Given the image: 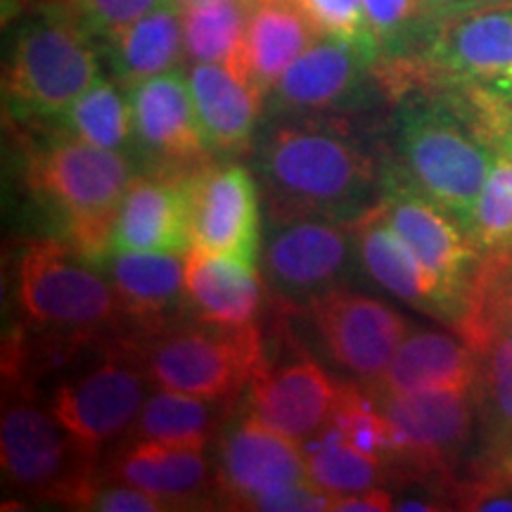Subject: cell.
Returning a JSON list of instances; mask_svg holds the SVG:
<instances>
[{"instance_id": "obj_4", "label": "cell", "mask_w": 512, "mask_h": 512, "mask_svg": "<svg viewBox=\"0 0 512 512\" xmlns=\"http://www.w3.org/2000/svg\"><path fill=\"white\" fill-rule=\"evenodd\" d=\"M17 299L41 335L100 342L131 332L117 287L105 268L62 238H38L24 247L17 268Z\"/></svg>"}, {"instance_id": "obj_27", "label": "cell", "mask_w": 512, "mask_h": 512, "mask_svg": "<svg viewBox=\"0 0 512 512\" xmlns=\"http://www.w3.org/2000/svg\"><path fill=\"white\" fill-rule=\"evenodd\" d=\"M361 266L382 290L394 294L413 309L444 320V306L432 275L415 259L396 230L384 219L380 204L356 221Z\"/></svg>"}, {"instance_id": "obj_24", "label": "cell", "mask_w": 512, "mask_h": 512, "mask_svg": "<svg viewBox=\"0 0 512 512\" xmlns=\"http://www.w3.org/2000/svg\"><path fill=\"white\" fill-rule=\"evenodd\" d=\"M323 38L299 0H252L245 36V76L264 100L304 50Z\"/></svg>"}, {"instance_id": "obj_38", "label": "cell", "mask_w": 512, "mask_h": 512, "mask_svg": "<svg viewBox=\"0 0 512 512\" xmlns=\"http://www.w3.org/2000/svg\"><path fill=\"white\" fill-rule=\"evenodd\" d=\"M81 510H98V512H159L166 510L162 501H157L155 496L145 494V491L136 489V486L117 482L102 475L91 494L86 496Z\"/></svg>"}, {"instance_id": "obj_31", "label": "cell", "mask_w": 512, "mask_h": 512, "mask_svg": "<svg viewBox=\"0 0 512 512\" xmlns=\"http://www.w3.org/2000/svg\"><path fill=\"white\" fill-rule=\"evenodd\" d=\"M57 131L136 162V128L131 98L119 81L100 79L55 121Z\"/></svg>"}, {"instance_id": "obj_5", "label": "cell", "mask_w": 512, "mask_h": 512, "mask_svg": "<svg viewBox=\"0 0 512 512\" xmlns=\"http://www.w3.org/2000/svg\"><path fill=\"white\" fill-rule=\"evenodd\" d=\"M0 458L15 489L43 501L79 508L98 482V451L67 432L53 411L36 401L19 370L3 368Z\"/></svg>"}, {"instance_id": "obj_28", "label": "cell", "mask_w": 512, "mask_h": 512, "mask_svg": "<svg viewBox=\"0 0 512 512\" xmlns=\"http://www.w3.org/2000/svg\"><path fill=\"white\" fill-rule=\"evenodd\" d=\"M238 401L202 399L169 389L147 396L138 420L128 430L131 441H157L166 446L202 448L209 451Z\"/></svg>"}, {"instance_id": "obj_43", "label": "cell", "mask_w": 512, "mask_h": 512, "mask_svg": "<svg viewBox=\"0 0 512 512\" xmlns=\"http://www.w3.org/2000/svg\"><path fill=\"white\" fill-rule=\"evenodd\" d=\"M176 3H181V5H190V3H200V0H176Z\"/></svg>"}, {"instance_id": "obj_22", "label": "cell", "mask_w": 512, "mask_h": 512, "mask_svg": "<svg viewBox=\"0 0 512 512\" xmlns=\"http://www.w3.org/2000/svg\"><path fill=\"white\" fill-rule=\"evenodd\" d=\"M192 102L211 155L238 157L254 150L264 95L223 64L195 62L188 69Z\"/></svg>"}, {"instance_id": "obj_12", "label": "cell", "mask_w": 512, "mask_h": 512, "mask_svg": "<svg viewBox=\"0 0 512 512\" xmlns=\"http://www.w3.org/2000/svg\"><path fill=\"white\" fill-rule=\"evenodd\" d=\"M377 408L392 430V460L411 475L446 472L470 439L475 422V392L422 389V392H373Z\"/></svg>"}, {"instance_id": "obj_8", "label": "cell", "mask_w": 512, "mask_h": 512, "mask_svg": "<svg viewBox=\"0 0 512 512\" xmlns=\"http://www.w3.org/2000/svg\"><path fill=\"white\" fill-rule=\"evenodd\" d=\"M150 377L136 342L124 335L86 366L55 384L48 408L76 439L100 451L128 434L150 396Z\"/></svg>"}, {"instance_id": "obj_10", "label": "cell", "mask_w": 512, "mask_h": 512, "mask_svg": "<svg viewBox=\"0 0 512 512\" xmlns=\"http://www.w3.org/2000/svg\"><path fill=\"white\" fill-rule=\"evenodd\" d=\"M261 273L271 290L290 306H309L320 294L349 285L361 266L356 221L266 219Z\"/></svg>"}, {"instance_id": "obj_7", "label": "cell", "mask_w": 512, "mask_h": 512, "mask_svg": "<svg viewBox=\"0 0 512 512\" xmlns=\"http://www.w3.org/2000/svg\"><path fill=\"white\" fill-rule=\"evenodd\" d=\"M131 337L152 387L219 401H238L266 351L256 323L176 320Z\"/></svg>"}, {"instance_id": "obj_33", "label": "cell", "mask_w": 512, "mask_h": 512, "mask_svg": "<svg viewBox=\"0 0 512 512\" xmlns=\"http://www.w3.org/2000/svg\"><path fill=\"white\" fill-rule=\"evenodd\" d=\"M477 403L503 444L512 446V330H496L477 347Z\"/></svg>"}, {"instance_id": "obj_2", "label": "cell", "mask_w": 512, "mask_h": 512, "mask_svg": "<svg viewBox=\"0 0 512 512\" xmlns=\"http://www.w3.org/2000/svg\"><path fill=\"white\" fill-rule=\"evenodd\" d=\"M396 100V164L467 233L494 150L477 131L458 88L413 86Z\"/></svg>"}, {"instance_id": "obj_18", "label": "cell", "mask_w": 512, "mask_h": 512, "mask_svg": "<svg viewBox=\"0 0 512 512\" xmlns=\"http://www.w3.org/2000/svg\"><path fill=\"white\" fill-rule=\"evenodd\" d=\"M342 384L332 380L306 351H285L273 358L264 351L247 384V408L273 430L304 444L332 420Z\"/></svg>"}, {"instance_id": "obj_40", "label": "cell", "mask_w": 512, "mask_h": 512, "mask_svg": "<svg viewBox=\"0 0 512 512\" xmlns=\"http://www.w3.org/2000/svg\"><path fill=\"white\" fill-rule=\"evenodd\" d=\"M498 3V0H430V5L439 12L441 17L448 19L451 15H458V12L479 8V5Z\"/></svg>"}, {"instance_id": "obj_13", "label": "cell", "mask_w": 512, "mask_h": 512, "mask_svg": "<svg viewBox=\"0 0 512 512\" xmlns=\"http://www.w3.org/2000/svg\"><path fill=\"white\" fill-rule=\"evenodd\" d=\"M306 311L328 354L363 387L382 380L408 335V320L394 306L349 285L320 294Z\"/></svg>"}, {"instance_id": "obj_29", "label": "cell", "mask_w": 512, "mask_h": 512, "mask_svg": "<svg viewBox=\"0 0 512 512\" xmlns=\"http://www.w3.org/2000/svg\"><path fill=\"white\" fill-rule=\"evenodd\" d=\"M380 41L382 60L377 74L411 72L425 60L446 22L430 0H363Z\"/></svg>"}, {"instance_id": "obj_17", "label": "cell", "mask_w": 512, "mask_h": 512, "mask_svg": "<svg viewBox=\"0 0 512 512\" xmlns=\"http://www.w3.org/2000/svg\"><path fill=\"white\" fill-rule=\"evenodd\" d=\"M192 235L197 249L261 266L259 185L247 166L209 162L192 174Z\"/></svg>"}, {"instance_id": "obj_32", "label": "cell", "mask_w": 512, "mask_h": 512, "mask_svg": "<svg viewBox=\"0 0 512 512\" xmlns=\"http://www.w3.org/2000/svg\"><path fill=\"white\" fill-rule=\"evenodd\" d=\"M467 235L482 256L512 252V157L508 152L494 150Z\"/></svg>"}, {"instance_id": "obj_1", "label": "cell", "mask_w": 512, "mask_h": 512, "mask_svg": "<svg viewBox=\"0 0 512 512\" xmlns=\"http://www.w3.org/2000/svg\"><path fill=\"white\" fill-rule=\"evenodd\" d=\"M254 143L266 219L354 223L382 200L389 157L347 114H287Z\"/></svg>"}, {"instance_id": "obj_26", "label": "cell", "mask_w": 512, "mask_h": 512, "mask_svg": "<svg viewBox=\"0 0 512 512\" xmlns=\"http://www.w3.org/2000/svg\"><path fill=\"white\" fill-rule=\"evenodd\" d=\"M105 41L114 81H119L126 91L152 76L174 72L188 57L183 5L176 0H162L155 10L117 34L107 36Z\"/></svg>"}, {"instance_id": "obj_15", "label": "cell", "mask_w": 512, "mask_h": 512, "mask_svg": "<svg viewBox=\"0 0 512 512\" xmlns=\"http://www.w3.org/2000/svg\"><path fill=\"white\" fill-rule=\"evenodd\" d=\"M214 465L216 503L238 510L259 491L309 479L302 444L273 430L249 408L233 413L223 425Z\"/></svg>"}, {"instance_id": "obj_37", "label": "cell", "mask_w": 512, "mask_h": 512, "mask_svg": "<svg viewBox=\"0 0 512 512\" xmlns=\"http://www.w3.org/2000/svg\"><path fill=\"white\" fill-rule=\"evenodd\" d=\"M332 494L316 486L311 479L306 482L278 484L259 491L242 505V510H266V512H320L330 510Z\"/></svg>"}, {"instance_id": "obj_35", "label": "cell", "mask_w": 512, "mask_h": 512, "mask_svg": "<svg viewBox=\"0 0 512 512\" xmlns=\"http://www.w3.org/2000/svg\"><path fill=\"white\" fill-rule=\"evenodd\" d=\"M306 15L323 36L349 43L370 62L380 64L382 50L363 0H299Z\"/></svg>"}, {"instance_id": "obj_23", "label": "cell", "mask_w": 512, "mask_h": 512, "mask_svg": "<svg viewBox=\"0 0 512 512\" xmlns=\"http://www.w3.org/2000/svg\"><path fill=\"white\" fill-rule=\"evenodd\" d=\"M479 354L467 339L448 332L422 330L406 335L389 363L387 373L373 392H422V389H453L475 392Z\"/></svg>"}, {"instance_id": "obj_41", "label": "cell", "mask_w": 512, "mask_h": 512, "mask_svg": "<svg viewBox=\"0 0 512 512\" xmlns=\"http://www.w3.org/2000/svg\"><path fill=\"white\" fill-rule=\"evenodd\" d=\"M394 510H420V512H430V510H439V505H432L427 498H403V501L394 503Z\"/></svg>"}, {"instance_id": "obj_19", "label": "cell", "mask_w": 512, "mask_h": 512, "mask_svg": "<svg viewBox=\"0 0 512 512\" xmlns=\"http://www.w3.org/2000/svg\"><path fill=\"white\" fill-rule=\"evenodd\" d=\"M192 174L195 171H143L133 178L119 209L112 254H188L195 247Z\"/></svg>"}, {"instance_id": "obj_30", "label": "cell", "mask_w": 512, "mask_h": 512, "mask_svg": "<svg viewBox=\"0 0 512 512\" xmlns=\"http://www.w3.org/2000/svg\"><path fill=\"white\" fill-rule=\"evenodd\" d=\"M249 15H252V0H200V3L183 5L188 60L192 64H223L242 81H247L242 55H245Z\"/></svg>"}, {"instance_id": "obj_20", "label": "cell", "mask_w": 512, "mask_h": 512, "mask_svg": "<svg viewBox=\"0 0 512 512\" xmlns=\"http://www.w3.org/2000/svg\"><path fill=\"white\" fill-rule=\"evenodd\" d=\"M105 477L131 484L169 508L216 503V465L202 448L128 441L110 458Z\"/></svg>"}, {"instance_id": "obj_3", "label": "cell", "mask_w": 512, "mask_h": 512, "mask_svg": "<svg viewBox=\"0 0 512 512\" xmlns=\"http://www.w3.org/2000/svg\"><path fill=\"white\" fill-rule=\"evenodd\" d=\"M136 162L57 131L27 157V183L55 221L60 238L95 264L112 254V238Z\"/></svg>"}, {"instance_id": "obj_36", "label": "cell", "mask_w": 512, "mask_h": 512, "mask_svg": "<svg viewBox=\"0 0 512 512\" xmlns=\"http://www.w3.org/2000/svg\"><path fill=\"white\" fill-rule=\"evenodd\" d=\"M86 27L102 38L117 34L155 10L162 0H69Z\"/></svg>"}, {"instance_id": "obj_25", "label": "cell", "mask_w": 512, "mask_h": 512, "mask_svg": "<svg viewBox=\"0 0 512 512\" xmlns=\"http://www.w3.org/2000/svg\"><path fill=\"white\" fill-rule=\"evenodd\" d=\"M185 287L195 316L211 323H254L264 304L259 268L197 247L185 254Z\"/></svg>"}, {"instance_id": "obj_21", "label": "cell", "mask_w": 512, "mask_h": 512, "mask_svg": "<svg viewBox=\"0 0 512 512\" xmlns=\"http://www.w3.org/2000/svg\"><path fill=\"white\" fill-rule=\"evenodd\" d=\"M133 335L162 330L192 311L185 287V254L114 252L105 259Z\"/></svg>"}, {"instance_id": "obj_16", "label": "cell", "mask_w": 512, "mask_h": 512, "mask_svg": "<svg viewBox=\"0 0 512 512\" xmlns=\"http://www.w3.org/2000/svg\"><path fill=\"white\" fill-rule=\"evenodd\" d=\"M136 128V157L145 171H197L214 162L204 143L188 74L181 69L128 88Z\"/></svg>"}, {"instance_id": "obj_42", "label": "cell", "mask_w": 512, "mask_h": 512, "mask_svg": "<svg viewBox=\"0 0 512 512\" xmlns=\"http://www.w3.org/2000/svg\"><path fill=\"white\" fill-rule=\"evenodd\" d=\"M498 475H501L505 482L512 486V446L501 456V463H498Z\"/></svg>"}, {"instance_id": "obj_9", "label": "cell", "mask_w": 512, "mask_h": 512, "mask_svg": "<svg viewBox=\"0 0 512 512\" xmlns=\"http://www.w3.org/2000/svg\"><path fill=\"white\" fill-rule=\"evenodd\" d=\"M380 207L389 226L432 275L444 306V323H451L458 330L465 320L472 283L482 264L475 242L444 209L427 200L403 176L396 159H389Z\"/></svg>"}, {"instance_id": "obj_34", "label": "cell", "mask_w": 512, "mask_h": 512, "mask_svg": "<svg viewBox=\"0 0 512 512\" xmlns=\"http://www.w3.org/2000/svg\"><path fill=\"white\" fill-rule=\"evenodd\" d=\"M384 463L356 451L349 444L320 448L306 456L309 479L332 496L358 494V491L375 489L384 482L387 472Z\"/></svg>"}, {"instance_id": "obj_14", "label": "cell", "mask_w": 512, "mask_h": 512, "mask_svg": "<svg viewBox=\"0 0 512 512\" xmlns=\"http://www.w3.org/2000/svg\"><path fill=\"white\" fill-rule=\"evenodd\" d=\"M382 86L375 64L349 43L318 38L294 60L266 98L268 117L287 114H358L373 107Z\"/></svg>"}, {"instance_id": "obj_11", "label": "cell", "mask_w": 512, "mask_h": 512, "mask_svg": "<svg viewBox=\"0 0 512 512\" xmlns=\"http://www.w3.org/2000/svg\"><path fill=\"white\" fill-rule=\"evenodd\" d=\"M411 86L477 88L512 102V0L448 17Z\"/></svg>"}, {"instance_id": "obj_6", "label": "cell", "mask_w": 512, "mask_h": 512, "mask_svg": "<svg viewBox=\"0 0 512 512\" xmlns=\"http://www.w3.org/2000/svg\"><path fill=\"white\" fill-rule=\"evenodd\" d=\"M88 31L72 5H53L22 24L3 74L12 117L57 121L100 79V57Z\"/></svg>"}, {"instance_id": "obj_39", "label": "cell", "mask_w": 512, "mask_h": 512, "mask_svg": "<svg viewBox=\"0 0 512 512\" xmlns=\"http://www.w3.org/2000/svg\"><path fill=\"white\" fill-rule=\"evenodd\" d=\"M330 510H335V512H387V510H394V498L389 491L375 486V489L358 491V494L332 496Z\"/></svg>"}]
</instances>
